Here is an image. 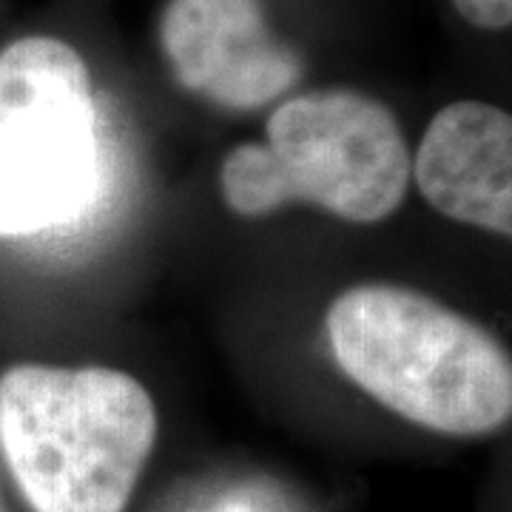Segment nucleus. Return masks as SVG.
Here are the masks:
<instances>
[{"label":"nucleus","instance_id":"nucleus-1","mask_svg":"<svg viewBox=\"0 0 512 512\" xmlns=\"http://www.w3.org/2000/svg\"><path fill=\"white\" fill-rule=\"evenodd\" d=\"M336 365L370 399L441 436H487L512 421V353L427 293L367 282L325 316Z\"/></svg>","mask_w":512,"mask_h":512},{"label":"nucleus","instance_id":"nucleus-6","mask_svg":"<svg viewBox=\"0 0 512 512\" xmlns=\"http://www.w3.org/2000/svg\"><path fill=\"white\" fill-rule=\"evenodd\" d=\"M421 197L450 220L512 239V114L458 100L436 117L413 157Z\"/></svg>","mask_w":512,"mask_h":512},{"label":"nucleus","instance_id":"nucleus-3","mask_svg":"<svg viewBox=\"0 0 512 512\" xmlns=\"http://www.w3.org/2000/svg\"><path fill=\"white\" fill-rule=\"evenodd\" d=\"M268 143L237 146L220 188L239 217L316 205L339 220H387L413 180V154L396 114L350 89L308 92L268 117Z\"/></svg>","mask_w":512,"mask_h":512},{"label":"nucleus","instance_id":"nucleus-7","mask_svg":"<svg viewBox=\"0 0 512 512\" xmlns=\"http://www.w3.org/2000/svg\"><path fill=\"white\" fill-rule=\"evenodd\" d=\"M453 6L470 26L484 32H501L512 26V0H453Z\"/></svg>","mask_w":512,"mask_h":512},{"label":"nucleus","instance_id":"nucleus-4","mask_svg":"<svg viewBox=\"0 0 512 512\" xmlns=\"http://www.w3.org/2000/svg\"><path fill=\"white\" fill-rule=\"evenodd\" d=\"M100 183V109L86 60L57 37H20L0 52V237L72 225Z\"/></svg>","mask_w":512,"mask_h":512},{"label":"nucleus","instance_id":"nucleus-2","mask_svg":"<svg viewBox=\"0 0 512 512\" xmlns=\"http://www.w3.org/2000/svg\"><path fill=\"white\" fill-rule=\"evenodd\" d=\"M154 441V399L123 370L15 365L0 376V447L35 512H123Z\"/></svg>","mask_w":512,"mask_h":512},{"label":"nucleus","instance_id":"nucleus-8","mask_svg":"<svg viewBox=\"0 0 512 512\" xmlns=\"http://www.w3.org/2000/svg\"><path fill=\"white\" fill-rule=\"evenodd\" d=\"M217 512H259L254 504H248V501H228V504H222Z\"/></svg>","mask_w":512,"mask_h":512},{"label":"nucleus","instance_id":"nucleus-5","mask_svg":"<svg viewBox=\"0 0 512 512\" xmlns=\"http://www.w3.org/2000/svg\"><path fill=\"white\" fill-rule=\"evenodd\" d=\"M160 40L185 89L225 109L265 106L299 77V60L271 35L259 0H171Z\"/></svg>","mask_w":512,"mask_h":512}]
</instances>
